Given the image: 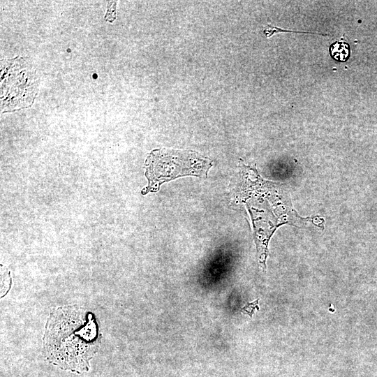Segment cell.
I'll return each mask as SVG.
<instances>
[{"instance_id": "277c9868", "label": "cell", "mask_w": 377, "mask_h": 377, "mask_svg": "<svg viewBox=\"0 0 377 377\" xmlns=\"http://www.w3.org/2000/svg\"><path fill=\"white\" fill-rule=\"evenodd\" d=\"M350 47L346 42L337 41L330 47L331 56L337 61H345L350 55Z\"/></svg>"}, {"instance_id": "5b68a950", "label": "cell", "mask_w": 377, "mask_h": 377, "mask_svg": "<svg viewBox=\"0 0 377 377\" xmlns=\"http://www.w3.org/2000/svg\"><path fill=\"white\" fill-rule=\"evenodd\" d=\"M281 32H295V33H303V34H316V35H321V36H327L323 34H318V33H313V32H307V31H293V30H286V29H282L279 27H276L272 25H268L265 29H264V34L266 36V37L269 38L272 36V35Z\"/></svg>"}, {"instance_id": "6da1fadb", "label": "cell", "mask_w": 377, "mask_h": 377, "mask_svg": "<svg viewBox=\"0 0 377 377\" xmlns=\"http://www.w3.org/2000/svg\"><path fill=\"white\" fill-rule=\"evenodd\" d=\"M47 323L44 346L49 360L66 369H87L98 343L92 314L73 307L58 308Z\"/></svg>"}, {"instance_id": "3957f363", "label": "cell", "mask_w": 377, "mask_h": 377, "mask_svg": "<svg viewBox=\"0 0 377 377\" xmlns=\"http://www.w3.org/2000/svg\"><path fill=\"white\" fill-rule=\"evenodd\" d=\"M15 75L13 77L1 74V106L7 110L14 108H26L31 104L37 87L34 73L28 69L27 66L19 68L20 59L10 60Z\"/></svg>"}, {"instance_id": "7a4b0ae2", "label": "cell", "mask_w": 377, "mask_h": 377, "mask_svg": "<svg viewBox=\"0 0 377 377\" xmlns=\"http://www.w3.org/2000/svg\"><path fill=\"white\" fill-rule=\"evenodd\" d=\"M145 165L149 183L143 194L156 192L163 183L179 177H207L212 162L195 151L156 149L147 156Z\"/></svg>"}]
</instances>
